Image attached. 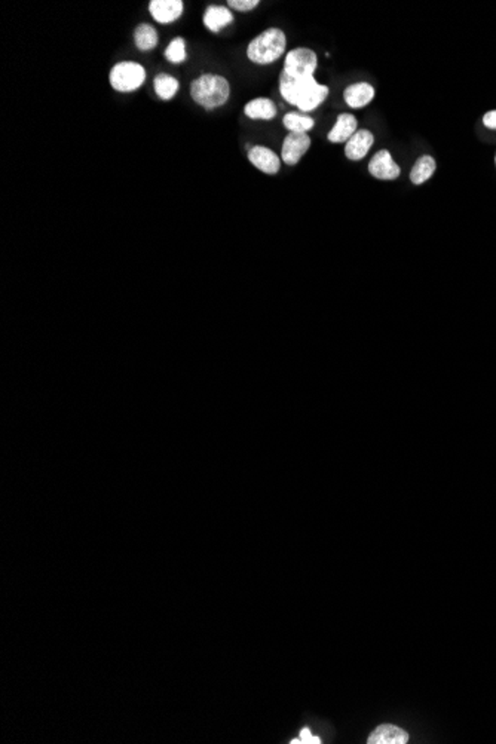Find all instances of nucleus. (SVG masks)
<instances>
[{
  "label": "nucleus",
  "mask_w": 496,
  "mask_h": 744,
  "mask_svg": "<svg viewBox=\"0 0 496 744\" xmlns=\"http://www.w3.org/2000/svg\"><path fill=\"white\" fill-rule=\"evenodd\" d=\"M193 101L207 111L223 106L231 96L229 82L220 75H202L191 85Z\"/></svg>",
  "instance_id": "f257e3e1"
},
{
  "label": "nucleus",
  "mask_w": 496,
  "mask_h": 744,
  "mask_svg": "<svg viewBox=\"0 0 496 744\" xmlns=\"http://www.w3.org/2000/svg\"><path fill=\"white\" fill-rule=\"evenodd\" d=\"M285 34L280 29H268L254 38L248 48L247 57L254 64H272L277 61L285 51Z\"/></svg>",
  "instance_id": "f03ea898"
},
{
  "label": "nucleus",
  "mask_w": 496,
  "mask_h": 744,
  "mask_svg": "<svg viewBox=\"0 0 496 744\" xmlns=\"http://www.w3.org/2000/svg\"><path fill=\"white\" fill-rule=\"evenodd\" d=\"M110 85L119 93H133L146 81V70L134 61H122L110 70Z\"/></svg>",
  "instance_id": "7ed1b4c3"
},
{
  "label": "nucleus",
  "mask_w": 496,
  "mask_h": 744,
  "mask_svg": "<svg viewBox=\"0 0 496 744\" xmlns=\"http://www.w3.org/2000/svg\"><path fill=\"white\" fill-rule=\"evenodd\" d=\"M317 66L318 58L314 51L308 48H296L287 53L283 70L293 78L306 79L314 76Z\"/></svg>",
  "instance_id": "20e7f679"
},
{
  "label": "nucleus",
  "mask_w": 496,
  "mask_h": 744,
  "mask_svg": "<svg viewBox=\"0 0 496 744\" xmlns=\"http://www.w3.org/2000/svg\"><path fill=\"white\" fill-rule=\"evenodd\" d=\"M328 96V86L318 83L314 76L302 79L300 94L296 107L302 112H312L324 103Z\"/></svg>",
  "instance_id": "39448f33"
},
{
  "label": "nucleus",
  "mask_w": 496,
  "mask_h": 744,
  "mask_svg": "<svg viewBox=\"0 0 496 744\" xmlns=\"http://www.w3.org/2000/svg\"><path fill=\"white\" fill-rule=\"evenodd\" d=\"M310 138L308 134L290 133L281 148V159L287 165H296L302 156L309 151Z\"/></svg>",
  "instance_id": "423d86ee"
},
{
  "label": "nucleus",
  "mask_w": 496,
  "mask_h": 744,
  "mask_svg": "<svg viewBox=\"0 0 496 744\" xmlns=\"http://www.w3.org/2000/svg\"><path fill=\"white\" fill-rule=\"evenodd\" d=\"M251 164L265 174H277L281 167V159L273 151L265 146H254L248 152Z\"/></svg>",
  "instance_id": "0eeeda50"
},
{
  "label": "nucleus",
  "mask_w": 496,
  "mask_h": 744,
  "mask_svg": "<svg viewBox=\"0 0 496 744\" xmlns=\"http://www.w3.org/2000/svg\"><path fill=\"white\" fill-rule=\"evenodd\" d=\"M369 171L373 177L379 180H395L401 173L400 167L395 164L388 151H380L372 158L369 164Z\"/></svg>",
  "instance_id": "6e6552de"
},
{
  "label": "nucleus",
  "mask_w": 496,
  "mask_h": 744,
  "mask_svg": "<svg viewBox=\"0 0 496 744\" xmlns=\"http://www.w3.org/2000/svg\"><path fill=\"white\" fill-rule=\"evenodd\" d=\"M149 11L158 23L170 24L178 20L183 14V2L181 0H152Z\"/></svg>",
  "instance_id": "1a4fd4ad"
},
{
  "label": "nucleus",
  "mask_w": 496,
  "mask_h": 744,
  "mask_svg": "<svg viewBox=\"0 0 496 744\" xmlns=\"http://www.w3.org/2000/svg\"><path fill=\"white\" fill-rule=\"evenodd\" d=\"M375 137L369 130H358L346 141L345 155L349 160H361L373 146Z\"/></svg>",
  "instance_id": "9d476101"
},
{
  "label": "nucleus",
  "mask_w": 496,
  "mask_h": 744,
  "mask_svg": "<svg viewBox=\"0 0 496 744\" xmlns=\"http://www.w3.org/2000/svg\"><path fill=\"white\" fill-rule=\"evenodd\" d=\"M373 97H375V88L370 83H365V82L349 85L343 93L345 103L353 108H361L367 104H370Z\"/></svg>",
  "instance_id": "9b49d317"
},
{
  "label": "nucleus",
  "mask_w": 496,
  "mask_h": 744,
  "mask_svg": "<svg viewBox=\"0 0 496 744\" xmlns=\"http://www.w3.org/2000/svg\"><path fill=\"white\" fill-rule=\"evenodd\" d=\"M408 741L409 734L394 725H380L367 740L369 744H406Z\"/></svg>",
  "instance_id": "f8f14e48"
},
{
  "label": "nucleus",
  "mask_w": 496,
  "mask_h": 744,
  "mask_svg": "<svg viewBox=\"0 0 496 744\" xmlns=\"http://www.w3.org/2000/svg\"><path fill=\"white\" fill-rule=\"evenodd\" d=\"M357 119L354 115L340 113L333 126V130L328 133V140L332 143H346L357 133Z\"/></svg>",
  "instance_id": "ddd939ff"
},
{
  "label": "nucleus",
  "mask_w": 496,
  "mask_h": 744,
  "mask_svg": "<svg viewBox=\"0 0 496 744\" xmlns=\"http://www.w3.org/2000/svg\"><path fill=\"white\" fill-rule=\"evenodd\" d=\"M232 21H233V15L226 6L213 5V6H208L204 14V24L213 33H218L226 26L232 24Z\"/></svg>",
  "instance_id": "4468645a"
},
{
  "label": "nucleus",
  "mask_w": 496,
  "mask_h": 744,
  "mask_svg": "<svg viewBox=\"0 0 496 744\" xmlns=\"http://www.w3.org/2000/svg\"><path fill=\"white\" fill-rule=\"evenodd\" d=\"M244 113L250 119L270 121L277 116V106L269 98H254L246 104Z\"/></svg>",
  "instance_id": "2eb2a0df"
},
{
  "label": "nucleus",
  "mask_w": 496,
  "mask_h": 744,
  "mask_svg": "<svg viewBox=\"0 0 496 744\" xmlns=\"http://www.w3.org/2000/svg\"><path fill=\"white\" fill-rule=\"evenodd\" d=\"M435 167L437 164L432 156L427 155L419 158L410 171V181L413 185H424L425 181H428L432 177Z\"/></svg>",
  "instance_id": "dca6fc26"
},
{
  "label": "nucleus",
  "mask_w": 496,
  "mask_h": 744,
  "mask_svg": "<svg viewBox=\"0 0 496 744\" xmlns=\"http://www.w3.org/2000/svg\"><path fill=\"white\" fill-rule=\"evenodd\" d=\"M300 85H302V79L290 76L288 73H285L284 70L281 71V75H280V93H281L283 98L287 103H290L293 106L298 104L299 94H300Z\"/></svg>",
  "instance_id": "f3484780"
},
{
  "label": "nucleus",
  "mask_w": 496,
  "mask_h": 744,
  "mask_svg": "<svg viewBox=\"0 0 496 744\" xmlns=\"http://www.w3.org/2000/svg\"><path fill=\"white\" fill-rule=\"evenodd\" d=\"M134 42L140 51H152L158 45V33L151 24H140L134 31Z\"/></svg>",
  "instance_id": "a211bd4d"
},
{
  "label": "nucleus",
  "mask_w": 496,
  "mask_h": 744,
  "mask_svg": "<svg viewBox=\"0 0 496 744\" xmlns=\"http://www.w3.org/2000/svg\"><path fill=\"white\" fill-rule=\"evenodd\" d=\"M283 123L290 133L295 134H306L309 130L314 128V119L302 113H287L283 119Z\"/></svg>",
  "instance_id": "6ab92c4d"
},
{
  "label": "nucleus",
  "mask_w": 496,
  "mask_h": 744,
  "mask_svg": "<svg viewBox=\"0 0 496 744\" xmlns=\"http://www.w3.org/2000/svg\"><path fill=\"white\" fill-rule=\"evenodd\" d=\"M178 91V81L170 75H158L155 78V93L162 100H171Z\"/></svg>",
  "instance_id": "aec40b11"
},
{
  "label": "nucleus",
  "mask_w": 496,
  "mask_h": 744,
  "mask_svg": "<svg viewBox=\"0 0 496 744\" xmlns=\"http://www.w3.org/2000/svg\"><path fill=\"white\" fill-rule=\"evenodd\" d=\"M165 58L170 63L178 64L186 60V45L185 41L181 38H176L170 42V45L165 49Z\"/></svg>",
  "instance_id": "412c9836"
},
{
  "label": "nucleus",
  "mask_w": 496,
  "mask_h": 744,
  "mask_svg": "<svg viewBox=\"0 0 496 744\" xmlns=\"http://www.w3.org/2000/svg\"><path fill=\"white\" fill-rule=\"evenodd\" d=\"M290 743L291 744H320L323 741H321L320 737L312 735L310 728L306 727V728H302V731L299 734V738H293Z\"/></svg>",
  "instance_id": "4be33fe9"
},
{
  "label": "nucleus",
  "mask_w": 496,
  "mask_h": 744,
  "mask_svg": "<svg viewBox=\"0 0 496 744\" xmlns=\"http://www.w3.org/2000/svg\"><path fill=\"white\" fill-rule=\"evenodd\" d=\"M228 5L235 9V11H241V12H247V11H251L254 9L257 5H259V0H229Z\"/></svg>",
  "instance_id": "5701e85b"
},
{
  "label": "nucleus",
  "mask_w": 496,
  "mask_h": 744,
  "mask_svg": "<svg viewBox=\"0 0 496 744\" xmlns=\"http://www.w3.org/2000/svg\"><path fill=\"white\" fill-rule=\"evenodd\" d=\"M483 123H485V126H487V128H490V130H496V111H490V112H487V113L483 116Z\"/></svg>",
  "instance_id": "b1692460"
}]
</instances>
